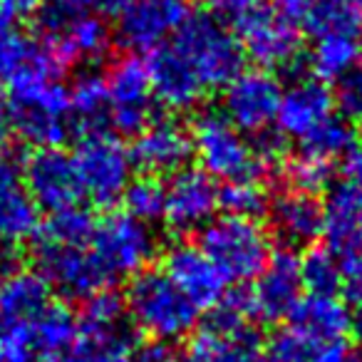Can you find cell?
Listing matches in <instances>:
<instances>
[{"mask_svg": "<svg viewBox=\"0 0 362 362\" xmlns=\"http://www.w3.org/2000/svg\"><path fill=\"white\" fill-rule=\"evenodd\" d=\"M40 28V40L62 67L97 65L110 55V28L92 13H60L47 8Z\"/></svg>", "mask_w": 362, "mask_h": 362, "instance_id": "obj_9", "label": "cell"}, {"mask_svg": "<svg viewBox=\"0 0 362 362\" xmlns=\"http://www.w3.org/2000/svg\"><path fill=\"white\" fill-rule=\"evenodd\" d=\"M110 100V127L136 136L151 122V87L146 65L136 57H122L105 77Z\"/></svg>", "mask_w": 362, "mask_h": 362, "instance_id": "obj_13", "label": "cell"}, {"mask_svg": "<svg viewBox=\"0 0 362 362\" xmlns=\"http://www.w3.org/2000/svg\"><path fill=\"white\" fill-rule=\"evenodd\" d=\"M164 273L194 300V305L211 308L226 293V278L206 258V253L192 243H176L164 256Z\"/></svg>", "mask_w": 362, "mask_h": 362, "instance_id": "obj_21", "label": "cell"}, {"mask_svg": "<svg viewBox=\"0 0 362 362\" xmlns=\"http://www.w3.org/2000/svg\"><path fill=\"white\" fill-rule=\"evenodd\" d=\"M8 122L25 144L52 149L70 132V92L60 80H42L11 90Z\"/></svg>", "mask_w": 362, "mask_h": 362, "instance_id": "obj_4", "label": "cell"}, {"mask_svg": "<svg viewBox=\"0 0 362 362\" xmlns=\"http://www.w3.org/2000/svg\"><path fill=\"white\" fill-rule=\"evenodd\" d=\"M35 266L37 276L47 283V288L70 300H90L92 296L107 291L112 283V278L92 253L90 243L65 246V243L40 241L35 251Z\"/></svg>", "mask_w": 362, "mask_h": 362, "instance_id": "obj_8", "label": "cell"}, {"mask_svg": "<svg viewBox=\"0 0 362 362\" xmlns=\"http://www.w3.org/2000/svg\"><path fill=\"white\" fill-rule=\"evenodd\" d=\"M144 65L146 75H149L151 95L169 110H192L206 97L202 82L189 70L187 62L181 60L179 52L169 45V40L154 47Z\"/></svg>", "mask_w": 362, "mask_h": 362, "instance_id": "obj_22", "label": "cell"}, {"mask_svg": "<svg viewBox=\"0 0 362 362\" xmlns=\"http://www.w3.org/2000/svg\"><path fill=\"white\" fill-rule=\"evenodd\" d=\"M281 82L263 70H243L223 87V117L241 134H266L276 124L281 107Z\"/></svg>", "mask_w": 362, "mask_h": 362, "instance_id": "obj_11", "label": "cell"}, {"mask_svg": "<svg viewBox=\"0 0 362 362\" xmlns=\"http://www.w3.org/2000/svg\"><path fill=\"white\" fill-rule=\"evenodd\" d=\"M332 117H335V100L327 85L315 77H303L283 90L276 124L281 136L305 141Z\"/></svg>", "mask_w": 362, "mask_h": 362, "instance_id": "obj_17", "label": "cell"}, {"mask_svg": "<svg viewBox=\"0 0 362 362\" xmlns=\"http://www.w3.org/2000/svg\"><path fill=\"white\" fill-rule=\"evenodd\" d=\"M18 6H21V11L23 13H28V11H33V8L37 6V0H16Z\"/></svg>", "mask_w": 362, "mask_h": 362, "instance_id": "obj_52", "label": "cell"}, {"mask_svg": "<svg viewBox=\"0 0 362 362\" xmlns=\"http://www.w3.org/2000/svg\"><path fill=\"white\" fill-rule=\"evenodd\" d=\"M261 337L251 327L233 335H211L199 330L189 340L179 362H261Z\"/></svg>", "mask_w": 362, "mask_h": 362, "instance_id": "obj_28", "label": "cell"}, {"mask_svg": "<svg viewBox=\"0 0 362 362\" xmlns=\"http://www.w3.org/2000/svg\"><path fill=\"white\" fill-rule=\"evenodd\" d=\"M199 248L228 281H256L271 258V238L256 218L218 216L199 233Z\"/></svg>", "mask_w": 362, "mask_h": 362, "instance_id": "obj_3", "label": "cell"}, {"mask_svg": "<svg viewBox=\"0 0 362 362\" xmlns=\"http://www.w3.org/2000/svg\"><path fill=\"white\" fill-rule=\"evenodd\" d=\"M92 231H95V221H92L90 211L82 206H72L50 214V218L42 226V241L85 246V243H90Z\"/></svg>", "mask_w": 362, "mask_h": 362, "instance_id": "obj_35", "label": "cell"}, {"mask_svg": "<svg viewBox=\"0 0 362 362\" xmlns=\"http://www.w3.org/2000/svg\"><path fill=\"white\" fill-rule=\"evenodd\" d=\"M355 146V129L350 127V122L337 115L327 124H322L313 136L300 141V151L317 156V159H325L330 164H335L337 159H345Z\"/></svg>", "mask_w": 362, "mask_h": 362, "instance_id": "obj_34", "label": "cell"}, {"mask_svg": "<svg viewBox=\"0 0 362 362\" xmlns=\"http://www.w3.org/2000/svg\"><path fill=\"white\" fill-rule=\"evenodd\" d=\"M70 124H75L82 136L107 132L110 100H107V85L102 75L85 72L75 80L70 90Z\"/></svg>", "mask_w": 362, "mask_h": 362, "instance_id": "obj_29", "label": "cell"}, {"mask_svg": "<svg viewBox=\"0 0 362 362\" xmlns=\"http://www.w3.org/2000/svg\"><path fill=\"white\" fill-rule=\"evenodd\" d=\"M3 176H13V154L8 146L0 144V179Z\"/></svg>", "mask_w": 362, "mask_h": 362, "instance_id": "obj_49", "label": "cell"}, {"mask_svg": "<svg viewBox=\"0 0 362 362\" xmlns=\"http://www.w3.org/2000/svg\"><path fill=\"white\" fill-rule=\"evenodd\" d=\"M345 179L362 189V146L357 144L350 154L345 156Z\"/></svg>", "mask_w": 362, "mask_h": 362, "instance_id": "obj_46", "label": "cell"}, {"mask_svg": "<svg viewBox=\"0 0 362 362\" xmlns=\"http://www.w3.org/2000/svg\"><path fill=\"white\" fill-rule=\"evenodd\" d=\"M132 0H85L87 11H100V13H122Z\"/></svg>", "mask_w": 362, "mask_h": 362, "instance_id": "obj_47", "label": "cell"}, {"mask_svg": "<svg viewBox=\"0 0 362 362\" xmlns=\"http://www.w3.org/2000/svg\"><path fill=\"white\" fill-rule=\"evenodd\" d=\"M8 122V105H6V97H3V90H0V127Z\"/></svg>", "mask_w": 362, "mask_h": 362, "instance_id": "obj_51", "label": "cell"}, {"mask_svg": "<svg viewBox=\"0 0 362 362\" xmlns=\"http://www.w3.org/2000/svg\"><path fill=\"white\" fill-rule=\"evenodd\" d=\"M218 209V187L204 169H181L166 184L164 218L174 231L204 228Z\"/></svg>", "mask_w": 362, "mask_h": 362, "instance_id": "obj_15", "label": "cell"}, {"mask_svg": "<svg viewBox=\"0 0 362 362\" xmlns=\"http://www.w3.org/2000/svg\"><path fill=\"white\" fill-rule=\"evenodd\" d=\"M362 57V40L355 37L322 35L313 40L310 70L315 80H342Z\"/></svg>", "mask_w": 362, "mask_h": 362, "instance_id": "obj_32", "label": "cell"}, {"mask_svg": "<svg viewBox=\"0 0 362 362\" xmlns=\"http://www.w3.org/2000/svg\"><path fill=\"white\" fill-rule=\"evenodd\" d=\"M50 3V11L60 13H87L85 0H47Z\"/></svg>", "mask_w": 362, "mask_h": 362, "instance_id": "obj_48", "label": "cell"}, {"mask_svg": "<svg viewBox=\"0 0 362 362\" xmlns=\"http://www.w3.org/2000/svg\"><path fill=\"white\" fill-rule=\"evenodd\" d=\"M16 258H13V248H0V288H3V276L13 268Z\"/></svg>", "mask_w": 362, "mask_h": 362, "instance_id": "obj_50", "label": "cell"}, {"mask_svg": "<svg viewBox=\"0 0 362 362\" xmlns=\"http://www.w3.org/2000/svg\"><path fill=\"white\" fill-rule=\"evenodd\" d=\"M303 25L313 37L337 35L362 40V0H313Z\"/></svg>", "mask_w": 362, "mask_h": 362, "instance_id": "obj_31", "label": "cell"}, {"mask_svg": "<svg viewBox=\"0 0 362 362\" xmlns=\"http://www.w3.org/2000/svg\"><path fill=\"white\" fill-rule=\"evenodd\" d=\"M263 3H266V0H206V6L211 8L214 13L236 18V21L248 16V13L258 11V8H263Z\"/></svg>", "mask_w": 362, "mask_h": 362, "instance_id": "obj_43", "label": "cell"}, {"mask_svg": "<svg viewBox=\"0 0 362 362\" xmlns=\"http://www.w3.org/2000/svg\"><path fill=\"white\" fill-rule=\"evenodd\" d=\"M164 197H166V184H161L159 176H139L132 179L129 187L124 192V206L127 214L139 221L149 223L154 218L164 216Z\"/></svg>", "mask_w": 362, "mask_h": 362, "instance_id": "obj_36", "label": "cell"}, {"mask_svg": "<svg viewBox=\"0 0 362 362\" xmlns=\"http://www.w3.org/2000/svg\"><path fill=\"white\" fill-rule=\"evenodd\" d=\"M347 340H317L286 327L263 345L261 362H345Z\"/></svg>", "mask_w": 362, "mask_h": 362, "instance_id": "obj_27", "label": "cell"}, {"mask_svg": "<svg viewBox=\"0 0 362 362\" xmlns=\"http://www.w3.org/2000/svg\"><path fill=\"white\" fill-rule=\"evenodd\" d=\"M23 187L37 204V209H47L50 214L72 209L80 204L82 184L75 169L72 154L62 151L60 146L37 149L23 166Z\"/></svg>", "mask_w": 362, "mask_h": 362, "instance_id": "obj_12", "label": "cell"}, {"mask_svg": "<svg viewBox=\"0 0 362 362\" xmlns=\"http://www.w3.org/2000/svg\"><path fill=\"white\" fill-rule=\"evenodd\" d=\"M21 16L23 11L16 0H0V35L13 33V25H16V21Z\"/></svg>", "mask_w": 362, "mask_h": 362, "instance_id": "obj_45", "label": "cell"}, {"mask_svg": "<svg viewBox=\"0 0 362 362\" xmlns=\"http://www.w3.org/2000/svg\"><path fill=\"white\" fill-rule=\"evenodd\" d=\"M192 146L202 169L211 179L216 176L231 184V181L258 179L261 171H266L256 146L218 112H204L197 117L192 129Z\"/></svg>", "mask_w": 362, "mask_h": 362, "instance_id": "obj_5", "label": "cell"}, {"mask_svg": "<svg viewBox=\"0 0 362 362\" xmlns=\"http://www.w3.org/2000/svg\"><path fill=\"white\" fill-rule=\"evenodd\" d=\"M248 317H253V305L248 291H226L221 300L209 308L202 330L211 335H233L248 327Z\"/></svg>", "mask_w": 362, "mask_h": 362, "instance_id": "obj_33", "label": "cell"}, {"mask_svg": "<svg viewBox=\"0 0 362 362\" xmlns=\"http://www.w3.org/2000/svg\"><path fill=\"white\" fill-rule=\"evenodd\" d=\"M345 362H362V347H357V350L347 352V360Z\"/></svg>", "mask_w": 362, "mask_h": 362, "instance_id": "obj_53", "label": "cell"}, {"mask_svg": "<svg viewBox=\"0 0 362 362\" xmlns=\"http://www.w3.org/2000/svg\"><path fill=\"white\" fill-rule=\"evenodd\" d=\"M238 42L243 55L258 65V70H288L298 62L303 50V37L298 25L278 16L273 8H258L238 18Z\"/></svg>", "mask_w": 362, "mask_h": 362, "instance_id": "obj_10", "label": "cell"}, {"mask_svg": "<svg viewBox=\"0 0 362 362\" xmlns=\"http://www.w3.org/2000/svg\"><path fill=\"white\" fill-rule=\"evenodd\" d=\"M132 352L134 347L77 337L65 362H132Z\"/></svg>", "mask_w": 362, "mask_h": 362, "instance_id": "obj_40", "label": "cell"}, {"mask_svg": "<svg viewBox=\"0 0 362 362\" xmlns=\"http://www.w3.org/2000/svg\"><path fill=\"white\" fill-rule=\"evenodd\" d=\"M169 45L197 75L206 95L211 90H223L243 72V50L236 33L209 13H189L179 30L169 37Z\"/></svg>", "mask_w": 362, "mask_h": 362, "instance_id": "obj_1", "label": "cell"}, {"mask_svg": "<svg viewBox=\"0 0 362 362\" xmlns=\"http://www.w3.org/2000/svg\"><path fill=\"white\" fill-rule=\"evenodd\" d=\"M342 286H345L347 298L357 308L355 327H360L362 332V253L342 261Z\"/></svg>", "mask_w": 362, "mask_h": 362, "instance_id": "obj_42", "label": "cell"}, {"mask_svg": "<svg viewBox=\"0 0 362 362\" xmlns=\"http://www.w3.org/2000/svg\"><path fill=\"white\" fill-rule=\"evenodd\" d=\"M273 3H276L273 11L286 18V21H291L293 25L305 23L308 13H310V6H313V0H273Z\"/></svg>", "mask_w": 362, "mask_h": 362, "instance_id": "obj_44", "label": "cell"}, {"mask_svg": "<svg viewBox=\"0 0 362 362\" xmlns=\"http://www.w3.org/2000/svg\"><path fill=\"white\" fill-rule=\"evenodd\" d=\"M322 236L340 261L362 253V189L350 179L330 187L322 204Z\"/></svg>", "mask_w": 362, "mask_h": 362, "instance_id": "obj_19", "label": "cell"}, {"mask_svg": "<svg viewBox=\"0 0 362 362\" xmlns=\"http://www.w3.org/2000/svg\"><path fill=\"white\" fill-rule=\"evenodd\" d=\"M65 67L55 60L40 37L6 33L0 35V82L11 90L35 85L42 80H60Z\"/></svg>", "mask_w": 362, "mask_h": 362, "instance_id": "obj_20", "label": "cell"}, {"mask_svg": "<svg viewBox=\"0 0 362 362\" xmlns=\"http://www.w3.org/2000/svg\"><path fill=\"white\" fill-rule=\"evenodd\" d=\"M40 231V209L13 176L0 179V248H16Z\"/></svg>", "mask_w": 362, "mask_h": 362, "instance_id": "obj_26", "label": "cell"}, {"mask_svg": "<svg viewBox=\"0 0 362 362\" xmlns=\"http://www.w3.org/2000/svg\"><path fill=\"white\" fill-rule=\"evenodd\" d=\"M268 221L286 246H308L322 233V204L315 194L288 187L268 202Z\"/></svg>", "mask_w": 362, "mask_h": 362, "instance_id": "obj_23", "label": "cell"}, {"mask_svg": "<svg viewBox=\"0 0 362 362\" xmlns=\"http://www.w3.org/2000/svg\"><path fill=\"white\" fill-rule=\"evenodd\" d=\"M18 362H50V360H42V357H37V355H30V357H25V360H18Z\"/></svg>", "mask_w": 362, "mask_h": 362, "instance_id": "obj_54", "label": "cell"}, {"mask_svg": "<svg viewBox=\"0 0 362 362\" xmlns=\"http://www.w3.org/2000/svg\"><path fill=\"white\" fill-rule=\"evenodd\" d=\"M52 305L50 288L37 273L18 271L0 288V325L33 327Z\"/></svg>", "mask_w": 362, "mask_h": 362, "instance_id": "obj_25", "label": "cell"}, {"mask_svg": "<svg viewBox=\"0 0 362 362\" xmlns=\"http://www.w3.org/2000/svg\"><path fill=\"white\" fill-rule=\"evenodd\" d=\"M332 171H335V164H330L325 159H317L313 154H305V151L293 156L286 166L291 189L308 192V194H317L320 189H325L332 179Z\"/></svg>", "mask_w": 362, "mask_h": 362, "instance_id": "obj_39", "label": "cell"}, {"mask_svg": "<svg viewBox=\"0 0 362 362\" xmlns=\"http://www.w3.org/2000/svg\"><path fill=\"white\" fill-rule=\"evenodd\" d=\"M293 330L317 340H347V332L355 327V313L337 293H310L303 296L291 313Z\"/></svg>", "mask_w": 362, "mask_h": 362, "instance_id": "obj_24", "label": "cell"}, {"mask_svg": "<svg viewBox=\"0 0 362 362\" xmlns=\"http://www.w3.org/2000/svg\"><path fill=\"white\" fill-rule=\"evenodd\" d=\"M303 271L300 258L293 251L271 253L266 268L258 273L256 283L248 291L253 305V315L266 322H278L291 317L296 305L303 298Z\"/></svg>", "mask_w": 362, "mask_h": 362, "instance_id": "obj_14", "label": "cell"}, {"mask_svg": "<svg viewBox=\"0 0 362 362\" xmlns=\"http://www.w3.org/2000/svg\"><path fill=\"white\" fill-rule=\"evenodd\" d=\"M300 271L310 293H337L342 286V261L330 248H313L300 261Z\"/></svg>", "mask_w": 362, "mask_h": 362, "instance_id": "obj_38", "label": "cell"}, {"mask_svg": "<svg viewBox=\"0 0 362 362\" xmlns=\"http://www.w3.org/2000/svg\"><path fill=\"white\" fill-rule=\"evenodd\" d=\"M218 209H223L226 216L256 218L268 209V194L258 184V179L231 181L223 189H218Z\"/></svg>", "mask_w": 362, "mask_h": 362, "instance_id": "obj_37", "label": "cell"}, {"mask_svg": "<svg viewBox=\"0 0 362 362\" xmlns=\"http://www.w3.org/2000/svg\"><path fill=\"white\" fill-rule=\"evenodd\" d=\"M132 325L156 342L187 337L199 322V308L164 271H141L132 278L124 298Z\"/></svg>", "mask_w": 362, "mask_h": 362, "instance_id": "obj_2", "label": "cell"}, {"mask_svg": "<svg viewBox=\"0 0 362 362\" xmlns=\"http://www.w3.org/2000/svg\"><path fill=\"white\" fill-rule=\"evenodd\" d=\"M75 169L80 176L82 194L97 206H112L124 197L132 181V156L129 149L110 132L85 134L77 144Z\"/></svg>", "mask_w": 362, "mask_h": 362, "instance_id": "obj_6", "label": "cell"}, {"mask_svg": "<svg viewBox=\"0 0 362 362\" xmlns=\"http://www.w3.org/2000/svg\"><path fill=\"white\" fill-rule=\"evenodd\" d=\"M77 340V317L60 303H52L33 327V350L42 360L65 362Z\"/></svg>", "mask_w": 362, "mask_h": 362, "instance_id": "obj_30", "label": "cell"}, {"mask_svg": "<svg viewBox=\"0 0 362 362\" xmlns=\"http://www.w3.org/2000/svg\"><path fill=\"white\" fill-rule=\"evenodd\" d=\"M187 16L184 0H132L119 13L117 35L129 50L151 52L179 30Z\"/></svg>", "mask_w": 362, "mask_h": 362, "instance_id": "obj_16", "label": "cell"}, {"mask_svg": "<svg viewBox=\"0 0 362 362\" xmlns=\"http://www.w3.org/2000/svg\"><path fill=\"white\" fill-rule=\"evenodd\" d=\"M337 102H340L345 117L352 122L362 124V57L350 72L340 80V90H337Z\"/></svg>", "mask_w": 362, "mask_h": 362, "instance_id": "obj_41", "label": "cell"}, {"mask_svg": "<svg viewBox=\"0 0 362 362\" xmlns=\"http://www.w3.org/2000/svg\"><path fill=\"white\" fill-rule=\"evenodd\" d=\"M90 248L105 273L117 278H134L146 271L156 253V233L149 223L129 216V214H110L95 221V231L90 238Z\"/></svg>", "mask_w": 362, "mask_h": 362, "instance_id": "obj_7", "label": "cell"}, {"mask_svg": "<svg viewBox=\"0 0 362 362\" xmlns=\"http://www.w3.org/2000/svg\"><path fill=\"white\" fill-rule=\"evenodd\" d=\"M194 154L192 134L174 119H151L129 149L132 164L146 176H161L181 171Z\"/></svg>", "mask_w": 362, "mask_h": 362, "instance_id": "obj_18", "label": "cell"}]
</instances>
